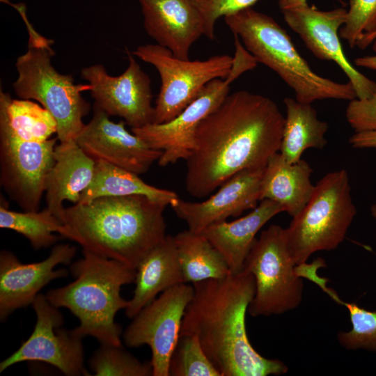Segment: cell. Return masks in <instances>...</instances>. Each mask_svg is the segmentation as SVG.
Masks as SVG:
<instances>
[{
    "label": "cell",
    "instance_id": "obj_9",
    "mask_svg": "<svg viewBox=\"0 0 376 376\" xmlns=\"http://www.w3.org/2000/svg\"><path fill=\"white\" fill-rule=\"evenodd\" d=\"M296 266L288 249L285 228L273 224L263 230L243 267L255 281V294L248 308L250 315H280L299 306L304 285Z\"/></svg>",
    "mask_w": 376,
    "mask_h": 376
},
{
    "label": "cell",
    "instance_id": "obj_13",
    "mask_svg": "<svg viewBox=\"0 0 376 376\" xmlns=\"http://www.w3.org/2000/svg\"><path fill=\"white\" fill-rule=\"evenodd\" d=\"M126 53L129 64L121 75L111 76L103 65L94 64L82 68L80 76L91 86L93 106L139 128L153 123L150 79L132 52Z\"/></svg>",
    "mask_w": 376,
    "mask_h": 376
},
{
    "label": "cell",
    "instance_id": "obj_5",
    "mask_svg": "<svg viewBox=\"0 0 376 376\" xmlns=\"http://www.w3.org/2000/svg\"><path fill=\"white\" fill-rule=\"evenodd\" d=\"M70 273L75 281L45 295L56 308H66L79 320L73 332L81 338L92 336L101 344L121 345V327L116 314L127 306L120 295L122 286L134 283L136 269L119 261L83 250Z\"/></svg>",
    "mask_w": 376,
    "mask_h": 376
},
{
    "label": "cell",
    "instance_id": "obj_21",
    "mask_svg": "<svg viewBox=\"0 0 376 376\" xmlns=\"http://www.w3.org/2000/svg\"><path fill=\"white\" fill-rule=\"evenodd\" d=\"M282 212L284 210L280 205L264 199L246 215L233 221L212 224L201 234L221 253L231 273H237L243 269L258 231Z\"/></svg>",
    "mask_w": 376,
    "mask_h": 376
},
{
    "label": "cell",
    "instance_id": "obj_38",
    "mask_svg": "<svg viewBox=\"0 0 376 376\" xmlns=\"http://www.w3.org/2000/svg\"><path fill=\"white\" fill-rule=\"evenodd\" d=\"M370 212L371 216L376 220V203H374L370 206Z\"/></svg>",
    "mask_w": 376,
    "mask_h": 376
},
{
    "label": "cell",
    "instance_id": "obj_29",
    "mask_svg": "<svg viewBox=\"0 0 376 376\" xmlns=\"http://www.w3.org/2000/svg\"><path fill=\"white\" fill-rule=\"evenodd\" d=\"M89 366L96 376L153 375L150 361H141L121 345L101 344L91 357Z\"/></svg>",
    "mask_w": 376,
    "mask_h": 376
},
{
    "label": "cell",
    "instance_id": "obj_20",
    "mask_svg": "<svg viewBox=\"0 0 376 376\" xmlns=\"http://www.w3.org/2000/svg\"><path fill=\"white\" fill-rule=\"evenodd\" d=\"M95 165L96 161L75 140L59 142L54 150V163L45 180L46 207L60 219L63 203H77L91 185Z\"/></svg>",
    "mask_w": 376,
    "mask_h": 376
},
{
    "label": "cell",
    "instance_id": "obj_24",
    "mask_svg": "<svg viewBox=\"0 0 376 376\" xmlns=\"http://www.w3.org/2000/svg\"><path fill=\"white\" fill-rule=\"evenodd\" d=\"M283 102L286 116L279 152L288 162L295 163L306 150L325 146L329 125L318 118L311 104L291 97H285Z\"/></svg>",
    "mask_w": 376,
    "mask_h": 376
},
{
    "label": "cell",
    "instance_id": "obj_34",
    "mask_svg": "<svg viewBox=\"0 0 376 376\" xmlns=\"http://www.w3.org/2000/svg\"><path fill=\"white\" fill-rule=\"evenodd\" d=\"M349 143L356 149H376V130L354 132L350 138Z\"/></svg>",
    "mask_w": 376,
    "mask_h": 376
},
{
    "label": "cell",
    "instance_id": "obj_18",
    "mask_svg": "<svg viewBox=\"0 0 376 376\" xmlns=\"http://www.w3.org/2000/svg\"><path fill=\"white\" fill-rule=\"evenodd\" d=\"M264 169H245L235 173L209 198L191 202L178 198L170 206L188 229L201 233L212 224L238 217L254 209L260 201V182Z\"/></svg>",
    "mask_w": 376,
    "mask_h": 376
},
{
    "label": "cell",
    "instance_id": "obj_6",
    "mask_svg": "<svg viewBox=\"0 0 376 376\" xmlns=\"http://www.w3.org/2000/svg\"><path fill=\"white\" fill-rule=\"evenodd\" d=\"M224 21L257 62L274 71L293 90L299 102L357 98L349 81L336 82L315 72L285 30L269 15L250 7L224 17Z\"/></svg>",
    "mask_w": 376,
    "mask_h": 376
},
{
    "label": "cell",
    "instance_id": "obj_27",
    "mask_svg": "<svg viewBox=\"0 0 376 376\" xmlns=\"http://www.w3.org/2000/svg\"><path fill=\"white\" fill-rule=\"evenodd\" d=\"M0 205V228L10 229L24 236L36 250L54 244L60 233L61 220L47 207L42 211L19 212Z\"/></svg>",
    "mask_w": 376,
    "mask_h": 376
},
{
    "label": "cell",
    "instance_id": "obj_23",
    "mask_svg": "<svg viewBox=\"0 0 376 376\" xmlns=\"http://www.w3.org/2000/svg\"><path fill=\"white\" fill-rule=\"evenodd\" d=\"M309 164L300 159L288 162L279 152L267 163L260 182V201L271 200L280 205L292 217L299 214L309 201L315 185Z\"/></svg>",
    "mask_w": 376,
    "mask_h": 376
},
{
    "label": "cell",
    "instance_id": "obj_7",
    "mask_svg": "<svg viewBox=\"0 0 376 376\" xmlns=\"http://www.w3.org/2000/svg\"><path fill=\"white\" fill-rule=\"evenodd\" d=\"M28 49L16 61L17 78L13 84L19 99L34 100L48 111L56 122L59 142L75 140L85 124L90 104L83 97L89 84H76L70 75L58 72L52 64L53 40L29 31Z\"/></svg>",
    "mask_w": 376,
    "mask_h": 376
},
{
    "label": "cell",
    "instance_id": "obj_32",
    "mask_svg": "<svg viewBox=\"0 0 376 376\" xmlns=\"http://www.w3.org/2000/svg\"><path fill=\"white\" fill-rule=\"evenodd\" d=\"M201 12L203 21L204 36L214 38L215 24L219 18L251 7L258 0H191Z\"/></svg>",
    "mask_w": 376,
    "mask_h": 376
},
{
    "label": "cell",
    "instance_id": "obj_16",
    "mask_svg": "<svg viewBox=\"0 0 376 376\" xmlns=\"http://www.w3.org/2000/svg\"><path fill=\"white\" fill-rule=\"evenodd\" d=\"M125 122L114 123L104 111L93 106V115L75 139L83 150L96 162H104L138 175L148 171L158 161L162 150L147 145L130 132Z\"/></svg>",
    "mask_w": 376,
    "mask_h": 376
},
{
    "label": "cell",
    "instance_id": "obj_4",
    "mask_svg": "<svg viewBox=\"0 0 376 376\" xmlns=\"http://www.w3.org/2000/svg\"><path fill=\"white\" fill-rule=\"evenodd\" d=\"M56 122L31 100L0 92V182L24 211H38L54 163Z\"/></svg>",
    "mask_w": 376,
    "mask_h": 376
},
{
    "label": "cell",
    "instance_id": "obj_37",
    "mask_svg": "<svg viewBox=\"0 0 376 376\" xmlns=\"http://www.w3.org/2000/svg\"><path fill=\"white\" fill-rule=\"evenodd\" d=\"M306 3L307 0H278V5L281 10L290 9Z\"/></svg>",
    "mask_w": 376,
    "mask_h": 376
},
{
    "label": "cell",
    "instance_id": "obj_14",
    "mask_svg": "<svg viewBox=\"0 0 376 376\" xmlns=\"http://www.w3.org/2000/svg\"><path fill=\"white\" fill-rule=\"evenodd\" d=\"M281 11L288 26L318 58L334 61L340 67L352 85L357 98L366 99L372 95L376 82L347 60L339 40V30L346 20L345 8L320 10L306 3Z\"/></svg>",
    "mask_w": 376,
    "mask_h": 376
},
{
    "label": "cell",
    "instance_id": "obj_36",
    "mask_svg": "<svg viewBox=\"0 0 376 376\" xmlns=\"http://www.w3.org/2000/svg\"><path fill=\"white\" fill-rule=\"evenodd\" d=\"M376 39V31L363 34L357 43L356 47L360 49H365Z\"/></svg>",
    "mask_w": 376,
    "mask_h": 376
},
{
    "label": "cell",
    "instance_id": "obj_26",
    "mask_svg": "<svg viewBox=\"0 0 376 376\" xmlns=\"http://www.w3.org/2000/svg\"><path fill=\"white\" fill-rule=\"evenodd\" d=\"M174 240L185 283L222 279L231 273L224 256L203 234L187 229Z\"/></svg>",
    "mask_w": 376,
    "mask_h": 376
},
{
    "label": "cell",
    "instance_id": "obj_22",
    "mask_svg": "<svg viewBox=\"0 0 376 376\" xmlns=\"http://www.w3.org/2000/svg\"><path fill=\"white\" fill-rule=\"evenodd\" d=\"M134 283V295L125 309L126 316L131 319L159 293L185 283L174 236L167 235L141 260Z\"/></svg>",
    "mask_w": 376,
    "mask_h": 376
},
{
    "label": "cell",
    "instance_id": "obj_2",
    "mask_svg": "<svg viewBox=\"0 0 376 376\" xmlns=\"http://www.w3.org/2000/svg\"><path fill=\"white\" fill-rule=\"evenodd\" d=\"M182 335H195L221 376H267L285 374L281 361L268 359L252 346L246 329V314L255 294L253 275L242 269L222 279L192 283Z\"/></svg>",
    "mask_w": 376,
    "mask_h": 376
},
{
    "label": "cell",
    "instance_id": "obj_3",
    "mask_svg": "<svg viewBox=\"0 0 376 376\" xmlns=\"http://www.w3.org/2000/svg\"><path fill=\"white\" fill-rule=\"evenodd\" d=\"M166 206L142 195L98 197L64 207L59 234L83 250L136 269L167 235Z\"/></svg>",
    "mask_w": 376,
    "mask_h": 376
},
{
    "label": "cell",
    "instance_id": "obj_12",
    "mask_svg": "<svg viewBox=\"0 0 376 376\" xmlns=\"http://www.w3.org/2000/svg\"><path fill=\"white\" fill-rule=\"evenodd\" d=\"M32 306L36 315L33 331L16 352L0 363V373L18 363L39 361L68 376L90 375L84 367L83 338L60 327L63 318L58 308L42 294Z\"/></svg>",
    "mask_w": 376,
    "mask_h": 376
},
{
    "label": "cell",
    "instance_id": "obj_31",
    "mask_svg": "<svg viewBox=\"0 0 376 376\" xmlns=\"http://www.w3.org/2000/svg\"><path fill=\"white\" fill-rule=\"evenodd\" d=\"M375 31L376 0H350L345 23L339 30V36L354 48L363 34Z\"/></svg>",
    "mask_w": 376,
    "mask_h": 376
},
{
    "label": "cell",
    "instance_id": "obj_30",
    "mask_svg": "<svg viewBox=\"0 0 376 376\" xmlns=\"http://www.w3.org/2000/svg\"><path fill=\"white\" fill-rule=\"evenodd\" d=\"M169 376H221L195 335L180 336L171 355Z\"/></svg>",
    "mask_w": 376,
    "mask_h": 376
},
{
    "label": "cell",
    "instance_id": "obj_33",
    "mask_svg": "<svg viewBox=\"0 0 376 376\" xmlns=\"http://www.w3.org/2000/svg\"><path fill=\"white\" fill-rule=\"evenodd\" d=\"M345 117L354 132L375 131L376 87L368 98L350 100L345 110Z\"/></svg>",
    "mask_w": 376,
    "mask_h": 376
},
{
    "label": "cell",
    "instance_id": "obj_15",
    "mask_svg": "<svg viewBox=\"0 0 376 376\" xmlns=\"http://www.w3.org/2000/svg\"><path fill=\"white\" fill-rule=\"evenodd\" d=\"M234 79H216L209 82L199 95L179 115L166 123H150L131 131L150 148L163 152L159 159L160 166L187 160L195 145L196 131L201 121L216 109L229 94Z\"/></svg>",
    "mask_w": 376,
    "mask_h": 376
},
{
    "label": "cell",
    "instance_id": "obj_19",
    "mask_svg": "<svg viewBox=\"0 0 376 376\" xmlns=\"http://www.w3.org/2000/svg\"><path fill=\"white\" fill-rule=\"evenodd\" d=\"M147 34L174 56L189 59L192 45L203 35V16L191 0H138Z\"/></svg>",
    "mask_w": 376,
    "mask_h": 376
},
{
    "label": "cell",
    "instance_id": "obj_17",
    "mask_svg": "<svg viewBox=\"0 0 376 376\" xmlns=\"http://www.w3.org/2000/svg\"><path fill=\"white\" fill-rule=\"evenodd\" d=\"M77 249L69 244L54 246L49 256L40 262L22 263L10 251L0 253V319L3 321L13 311L32 304L39 291L51 281L66 277L65 269H54L60 264L68 265Z\"/></svg>",
    "mask_w": 376,
    "mask_h": 376
},
{
    "label": "cell",
    "instance_id": "obj_25",
    "mask_svg": "<svg viewBox=\"0 0 376 376\" xmlns=\"http://www.w3.org/2000/svg\"><path fill=\"white\" fill-rule=\"evenodd\" d=\"M131 195H142L166 205H171L179 198L175 192L152 186L136 173L104 162H96L93 179L77 203L102 196Z\"/></svg>",
    "mask_w": 376,
    "mask_h": 376
},
{
    "label": "cell",
    "instance_id": "obj_8",
    "mask_svg": "<svg viewBox=\"0 0 376 376\" xmlns=\"http://www.w3.org/2000/svg\"><path fill=\"white\" fill-rule=\"evenodd\" d=\"M357 214L347 172H329L315 185L302 210L285 228L287 246L296 265L314 253L336 249Z\"/></svg>",
    "mask_w": 376,
    "mask_h": 376
},
{
    "label": "cell",
    "instance_id": "obj_1",
    "mask_svg": "<svg viewBox=\"0 0 376 376\" xmlns=\"http://www.w3.org/2000/svg\"><path fill=\"white\" fill-rule=\"evenodd\" d=\"M285 117L270 98L237 91L199 124L187 161L185 188L203 198L245 169H264L279 152Z\"/></svg>",
    "mask_w": 376,
    "mask_h": 376
},
{
    "label": "cell",
    "instance_id": "obj_35",
    "mask_svg": "<svg viewBox=\"0 0 376 376\" xmlns=\"http://www.w3.org/2000/svg\"><path fill=\"white\" fill-rule=\"evenodd\" d=\"M372 49L375 55L358 57L354 60V64L358 67L376 70V39L372 43Z\"/></svg>",
    "mask_w": 376,
    "mask_h": 376
},
{
    "label": "cell",
    "instance_id": "obj_10",
    "mask_svg": "<svg viewBox=\"0 0 376 376\" xmlns=\"http://www.w3.org/2000/svg\"><path fill=\"white\" fill-rule=\"evenodd\" d=\"M132 54L153 65L159 75L161 87L152 123L156 124L175 118L211 81L228 77L234 61L233 57L226 54L202 61L181 59L156 43L139 46Z\"/></svg>",
    "mask_w": 376,
    "mask_h": 376
},
{
    "label": "cell",
    "instance_id": "obj_28",
    "mask_svg": "<svg viewBox=\"0 0 376 376\" xmlns=\"http://www.w3.org/2000/svg\"><path fill=\"white\" fill-rule=\"evenodd\" d=\"M324 291L336 303L344 306L350 315L352 328L339 331L337 339L344 348L376 352V311L366 310L354 302H345L330 288Z\"/></svg>",
    "mask_w": 376,
    "mask_h": 376
},
{
    "label": "cell",
    "instance_id": "obj_11",
    "mask_svg": "<svg viewBox=\"0 0 376 376\" xmlns=\"http://www.w3.org/2000/svg\"><path fill=\"white\" fill-rule=\"evenodd\" d=\"M194 290L193 285L184 283L162 292L132 318L123 335L129 347H150L153 376H169L170 359Z\"/></svg>",
    "mask_w": 376,
    "mask_h": 376
}]
</instances>
